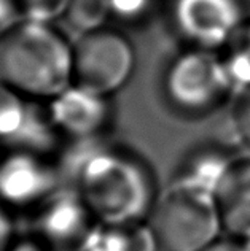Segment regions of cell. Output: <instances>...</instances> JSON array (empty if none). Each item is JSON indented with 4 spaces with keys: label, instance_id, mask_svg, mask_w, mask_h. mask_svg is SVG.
<instances>
[{
    "label": "cell",
    "instance_id": "1",
    "mask_svg": "<svg viewBox=\"0 0 250 251\" xmlns=\"http://www.w3.org/2000/svg\"><path fill=\"white\" fill-rule=\"evenodd\" d=\"M62 180L75 188L102 224L147 221L158 202L151 169L129 151L101 138L70 140L59 157Z\"/></svg>",
    "mask_w": 250,
    "mask_h": 251
},
{
    "label": "cell",
    "instance_id": "2",
    "mask_svg": "<svg viewBox=\"0 0 250 251\" xmlns=\"http://www.w3.org/2000/svg\"><path fill=\"white\" fill-rule=\"evenodd\" d=\"M74 83V45L50 21L23 16L0 34V84L51 100Z\"/></svg>",
    "mask_w": 250,
    "mask_h": 251
},
{
    "label": "cell",
    "instance_id": "3",
    "mask_svg": "<svg viewBox=\"0 0 250 251\" xmlns=\"http://www.w3.org/2000/svg\"><path fill=\"white\" fill-rule=\"evenodd\" d=\"M150 220L166 251H202L223 230L217 197L177 184L158 199Z\"/></svg>",
    "mask_w": 250,
    "mask_h": 251
},
{
    "label": "cell",
    "instance_id": "4",
    "mask_svg": "<svg viewBox=\"0 0 250 251\" xmlns=\"http://www.w3.org/2000/svg\"><path fill=\"white\" fill-rule=\"evenodd\" d=\"M164 92L174 108L199 116L219 108L234 91L219 52L190 48L167 67Z\"/></svg>",
    "mask_w": 250,
    "mask_h": 251
},
{
    "label": "cell",
    "instance_id": "5",
    "mask_svg": "<svg viewBox=\"0 0 250 251\" xmlns=\"http://www.w3.org/2000/svg\"><path fill=\"white\" fill-rule=\"evenodd\" d=\"M136 64L133 43L107 27L80 35L74 45V83L102 96L121 91L133 78Z\"/></svg>",
    "mask_w": 250,
    "mask_h": 251
},
{
    "label": "cell",
    "instance_id": "6",
    "mask_svg": "<svg viewBox=\"0 0 250 251\" xmlns=\"http://www.w3.org/2000/svg\"><path fill=\"white\" fill-rule=\"evenodd\" d=\"M99 224L72 186H61L35 208V239L48 251H82Z\"/></svg>",
    "mask_w": 250,
    "mask_h": 251
},
{
    "label": "cell",
    "instance_id": "7",
    "mask_svg": "<svg viewBox=\"0 0 250 251\" xmlns=\"http://www.w3.org/2000/svg\"><path fill=\"white\" fill-rule=\"evenodd\" d=\"M172 23L192 48L222 51L247 21L242 0H174Z\"/></svg>",
    "mask_w": 250,
    "mask_h": 251
},
{
    "label": "cell",
    "instance_id": "8",
    "mask_svg": "<svg viewBox=\"0 0 250 251\" xmlns=\"http://www.w3.org/2000/svg\"><path fill=\"white\" fill-rule=\"evenodd\" d=\"M61 186V170L50 156L19 150L0 154V202L8 210L40 207Z\"/></svg>",
    "mask_w": 250,
    "mask_h": 251
},
{
    "label": "cell",
    "instance_id": "9",
    "mask_svg": "<svg viewBox=\"0 0 250 251\" xmlns=\"http://www.w3.org/2000/svg\"><path fill=\"white\" fill-rule=\"evenodd\" d=\"M57 132L69 140L101 138L111 121L110 97L72 83L47 103Z\"/></svg>",
    "mask_w": 250,
    "mask_h": 251
},
{
    "label": "cell",
    "instance_id": "10",
    "mask_svg": "<svg viewBox=\"0 0 250 251\" xmlns=\"http://www.w3.org/2000/svg\"><path fill=\"white\" fill-rule=\"evenodd\" d=\"M234 164L236 159L223 148L202 147L182 161L172 184L217 197Z\"/></svg>",
    "mask_w": 250,
    "mask_h": 251
},
{
    "label": "cell",
    "instance_id": "11",
    "mask_svg": "<svg viewBox=\"0 0 250 251\" xmlns=\"http://www.w3.org/2000/svg\"><path fill=\"white\" fill-rule=\"evenodd\" d=\"M223 230L239 240L250 237V159L236 161L217 194Z\"/></svg>",
    "mask_w": 250,
    "mask_h": 251
},
{
    "label": "cell",
    "instance_id": "12",
    "mask_svg": "<svg viewBox=\"0 0 250 251\" xmlns=\"http://www.w3.org/2000/svg\"><path fill=\"white\" fill-rule=\"evenodd\" d=\"M153 226L147 221L115 226L99 223L82 251H160Z\"/></svg>",
    "mask_w": 250,
    "mask_h": 251
},
{
    "label": "cell",
    "instance_id": "13",
    "mask_svg": "<svg viewBox=\"0 0 250 251\" xmlns=\"http://www.w3.org/2000/svg\"><path fill=\"white\" fill-rule=\"evenodd\" d=\"M222 61L234 92L250 89V19L222 50Z\"/></svg>",
    "mask_w": 250,
    "mask_h": 251
},
{
    "label": "cell",
    "instance_id": "14",
    "mask_svg": "<svg viewBox=\"0 0 250 251\" xmlns=\"http://www.w3.org/2000/svg\"><path fill=\"white\" fill-rule=\"evenodd\" d=\"M62 16L82 35L104 29L107 19L111 18L107 0H70Z\"/></svg>",
    "mask_w": 250,
    "mask_h": 251
},
{
    "label": "cell",
    "instance_id": "15",
    "mask_svg": "<svg viewBox=\"0 0 250 251\" xmlns=\"http://www.w3.org/2000/svg\"><path fill=\"white\" fill-rule=\"evenodd\" d=\"M18 2L23 16L51 23L55 18L64 15L70 0H18Z\"/></svg>",
    "mask_w": 250,
    "mask_h": 251
},
{
    "label": "cell",
    "instance_id": "16",
    "mask_svg": "<svg viewBox=\"0 0 250 251\" xmlns=\"http://www.w3.org/2000/svg\"><path fill=\"white\" fill-rule=\"evenodd\" d=\"M111 18L124 23L139 21L147 15L151 0H107Z\"/></svg>",
    "mask_w": 250,
    "mask_h": 251
},
{
    "label": "cell",
    "instance_id": "17",
    "mask_svg": "<svg viewBox=\"0 0 250 251\" xmlns=\"http://www.w3.org/2000/svg\"><path fill=\"white\" fill-rule=\"evenodd\" d=\"M233 124L236 134L250 147V89L241 92L233 111Z\"/></svg>",
    "mask_w": 250,
    "mask_h": 251
},
{
    "label": "cell",
    "instance_id": "18",
    "mask_svg": "<svg viewBox=\"0 0 250 251\" xmlns=\"http://www.w3.org/2000/svg\"><path fill=\"white\" fill-rule=\"evenodd\" d=\"M15 242V223H13L11 213L0 202V251H6Z\"/></svg>",
    "mask_w": 250,
    "mask_h": 251
},
{
    "label": "cell",
    "instance_id": "19",
    "mask_svg": "<svg viewBox=\"0 0 250 251\" xmlns=\"http://www.w3.org/2000/svg\"><path fill=\"white\" fill-rule=\"evenodd\" d=\"M23 18L18 0H0V34Z\"/></svg>",
    "mask_w": 250,
    "mask_h": 251
},
{
    "label": "cell",
    "instance_id": "20",
    "mask_svg": "<svg viewBox=\"0 0 250 251\" xmlns=\"http://www.w3.org/2000/svg\"><path fill=\"white\" fill-rule=\"evenodd\" d=\"M6 251H48V250L47 247H43L35 237H32V239L16 240Z\"/></svg>",
    "mask_w": 250,
    "mask_h": 251
},
{
    "label": "cell",
    "instance_id": "21",
    "mask_svg": "<svg viewBox=\"0 0 250 251\" xmlns=\"http://www.w3.org/2000/svg\"><path fill=\"white\" fill-rule=\"evenodd\" d=\"M202 251H242V248H241V242L219 239L215 243H212V245Z\"/></svg>",
    "mask_w": 250,
    "mask_h": 251
},
{
    "label": "cell",
    "instance_id": "22",
    "mask_svg": "<svg viewBox=\"0 0 250 251\" xmlns=\"http://www.w3.org/2000/svg\"><path fill=\"white\" fill-rule=\"evenodd\" d=\"M239 242H241L242 251H250V237L249 239H244V240H239Z\"/></svg>",
    "mask_w": 250,
    "mask_h": 251
},
{
    "label": "cell",
    "instance_id": "23",
    "mask_svg": "<svg viewBox=\"0 0 250 251\" xmlns=\"http://www.w3.org/2000/svg\"><path fill=\"white\" fill-rule=\"evenodd\" d=\"M0 147H2V145H0Z\"/></svg>",
    "mask_w": 250,
    "mask_h": 251
}]
</instances>
